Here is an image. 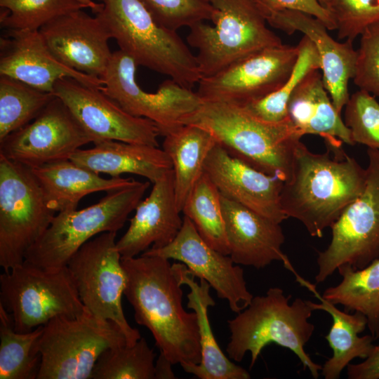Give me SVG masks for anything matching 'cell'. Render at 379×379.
I'll return each mask as SVG.
<instances>
[{
    "label": "cell",
    "instance_id": "6da1fadb",
    "mask_svg": "<svg viewBox=\"0 0 379 379\" xmlns=\"http://www.w3.org/2000/svg\"><path fill=\"white\" fill-rule=\"evenodd\" d=\"M121 264L126 275L124 295L137 324L150 331L160 352L173 365L199 364L197 316L182 306V284L169 260L142 253L121 257Z\"/></svg>",
    "mask_w": 379,
    "mask_h": 379
},
{
    "label": "cell",
    "instance_id": "7a4b0ae2",
    "mask_svg": "<svg viewBox=\"0 0 379 379\" xmlns=\"http://www.w3.org/2000/svg\"><path fill=\"white\" fill-rule=\"evenodd\" d=\"M333 154L314 153L300 141L291 176L281 188L285 215L299 220L312 237H322L366 185V168L343 151Z\"/></svg>",
    "mask_w": 379,
    "mask_h": 379
},
{
    "label": "cell",
    "instance_id": "3957f363",
    "mask_svg": "<svg viewBox=\"0 0 379 379\" xmlns=\"http://www.w3.org/2000/svg\"><path fill=\"white\" fill-rule=\"evenodd\" d=\"M185 124L208 130L229 154L285 182L291 176L295 149L303 136L289 118L262 120L234 104L203 100Z\"/></svg>",
    "mask_w": 379,
    "mask_h": 379
},
{
    "label": "cell",
    "instance_id": "277c9868",
    "mask_svg": "<svg viewBox=\"0 0 379 379\" xmlns=\"http://www.w3.org/2000/svg\"><path fill=\"white\" fill-rule=\"evenodd\" d=\"M291 297L282 288L271 287L265 295L253 297L246 308L227 321L231 335L226 352L230 359L239 362L250 352L252 368L262 350L274 343L292 351L304 369H308L312 378H319L322 366L305 350L314 331L309 321L314 310L310 300L301 298L289 303Z\"/></svg>",
    "mask_w": 379,
    "mask_h": 379
},
{
    "label": "cell",
    "instance_id": "5b68a950",
    "mask_svg": "<svg viewBox=\"0 0 379 379\" xmlns=\"http://www.w3.org/2000/svg\"><path fill=\"white\" fill-rule=\"evenodd\" d=\"M98 16L121 51L138 65L192 88L201 79L196 56L177 32L157 22L140 0H98Z\"/></svg>",
    "mask_w": 379,
    "mask_h": 379
},
{
    "label": "cell",
    "instance_id": "8992f818",
    "mask_svg": "<svg viewBox=\"0 0 379 379\" xmlns=\"http://www.w3.org/2000/svg\"><path fill=\"white\" fill-rule=\"evenodd\" d=\"M135 182L107 194L81 210L58 213L48 227L29 248L24 262L49 270L66 267L71 257L88 241L123 227L149 187Z\"/></svg>",
    "mask_w": 379,
    "mask_h": 379
},
{
    "label": "cell",
    "instance_id": "52a82bcc",
    "mask_svg": "<svg viewBox=\"0 0 379 379\" xmlns=\"http://www.w3.org/2000/svg\"><path fill=\"white\" fill-rule=\"evenodd\" d=\"M215 9L213 25L204 22L190 27L187 44L202 77L213 76L236 61L266 48L282 44L267 26L257 0H209Z\"/></svg>",
    "mask_w": 379,
    "mask_h": 379
},
{
    "label": "cell",
    "instance_id": "ba28073f",
    "mask_svg": "<svg viewBox=\"0 0 379 379\" xmlns=\"http://www.w3.org/2000/svg\"><path fill=\"white\" fill-rule=\"evenodd\" d=\"M126 344L116 324L86 308L77 317H56L44 325L37 343L41 362L36 379H91L101 354Z\"/></svg>",
    "mask_w": 379,
    "mask_h": 379
},
{
    "label": "cell",
    "instance_id": "9c48e42d",
    "mask_svg": "<svg viewBox=\"0 0 379 379\" xmlns=\"http://www.w3.org/2000/svg\"><path fill=\"white\" fill-rule=\"evenodd\" d=\"M55 215L32 168L0 155V266L4 272L24 263L27 251Z\"/></svg>",
    "mask_w": 379,
    "mask_h": 379
},
{
    "label": "cell",
    "instance_id": "30bf717a",
    "mask_svg": "<svg viewBox=\"0 0 379 379\" xmlns=\"http://www.w3.org/2000/svg\"><path fill=\"white\" fill-rule=\"evenodd\" d=\"M0 304L18 332L59 316L77 317L85 307L67 268L49 270L24 262L0 275Z\"/></svg>",
    "mask_w": 379,
    "mask_h": 379
},
{
    "label": "cell",
    "instance_id": "8fae6325",
    "mask_svg": "<svg viewBox=\"0 0 379 379\" xmlns=\"http://www.w3.org/2000/svg\"><path fill=\"white\" fill-rule=\"evenodd\" d=\"M117 233L102 232L88 241L71 257L67 267L84 307L116 324L128 345H133L141 335L128 324L122 307L126 275L117 247Z\"/></svg>",
    "mask_w": 379,
    "mask_h": 379
},
{
    "label": "cell",
    "instance_id": "7c38bea8",
    "mask_svg": "<svg viewBox=\"0 0 379 379\" xmlns=\"http://www.w3.org/2000/svg\"><path fill=\"white\" fill-rule=\"evenodd\" d=\"M366 185L333 224L328 247L318 252L317 283L343 265L360 270L379 258V150L368 148Z\"/></svg>",
    "mask_w": 379,
    "mask_h": 379
},
{
    "label": "cell",
    "instance_id": "4fadbf2b",
    "mask_svg": "<svg viewBox=\"0 0 379 379\" xmlns=\"http://www.w3.org/2000/svg\"><path fill=\"white\" fill-rule=\"evenodd\" d=\"M137 66L122 51L114 52L100 78L101 91L128 114L153 121L164 137L185 125L203 100L197 91L171 79L164 81L154 93L145 91L135 80Z\"/></svg>",
    "mask_w": 379,
    "mask_h": 379
},
{
    "label": "cell",
    "instance_id": "5bb4252c",
    "mask_svg": "<svg viewBox=\"0 0 379 379\" xmlns=\"http://www.w3.org/2000/svg\"><path fill=\"white\" fill-rule=\"evenodd\" d=\"M298 53V46L283 44L258 51L202 77L197 93L204 101L244 105L280 88L291 74Z\"/></svg>",
    "mask_w": 379,
    "mask_h": 379
},
{
    "label": "cell",
    "instance_id": "9a60e30c",
    "mask_svg": "<svg viewBox=\"0 0 379 379\" xmlns=\"http://www.w3.org/2000/svg\"><path fill=\"white\" fill-rule=\"evenodd\" d=\"M92 138L58 97L31 122L0 141V155L30 168L69 159Z\"/></svg>",
    "mask_w": 379,
    "mask_h": 379
},
{
    "label": "cell",
    "instance_id": "2e32d148",
    "mask_svg": "<svg viewBox=\"0 0 379 379\" xmlns=\"http://www.w3.org/2000/svg\"><path fill=\"white\" fill-rule=\"evenodd\" d=\"M53 93L67 105L93 144L118 140L159 146L160 134L153 121L128 114L101 89L65 77L55 83Z\"/></svg>",
    "mask_w": 379,
    "mask_h": 379
},
{
    "label": "cell",
    "instance_id": "e0dca14e",
    "mask_svg": "<svg viewBox=\"0 0 379 379\" xmlns=\"http://www.w3.org/2000/svg\"><path fill=\"white\" fill-rule=\"evenodd\" d=\"M142 253L182 262L195 277L206 281L218 297L227 300L230 310L237 314L246 308L253 298L247 288L243 269L229 255L208 245L187 216L184 215L181 229L171 243Z\"/></svg>",
    "mask_w": 379,
    "mask_h": 379
},
{
    "label": "cell",
    "instance_id": "ac0fdd59",
    "mask_svg": "<svg viewBox=\"0 0 379 379\" xmlns=\"http://www.w3.org/2000/svg\"><path fill=\"white\" fill-rule=\"evenodd\" d=\"M55 58L79 72L101 78L112 53V34L103 21L82 9L60 15L39 30Z\"/></svg>",
    "mask_w": 379,
    "mask_h": 379
},
{
    "label": "cell",
    "instance_id": "d6986e66",
    "mask_svg": "<svg viewBox=\"0 0 379 379\" xmlns=\"http://www.w3.org/2000/svg\"><path fill=\"white\" fill-rule=\"evenodd\" d=\"M6 31L0 39L1 75L52 93L55 83L65 77L102 89L101 79L79 72L58 60L39 30Z\"/></svg>",
    "mask_w": 379,
    "mask_h": 379
},
{
    "label": "cell",
    "instance_id": "ffe728a7",
    "mask_svg": "<svg viewBox=\"0 0 379 379\" xmlns=\"http://www.w3.org/2000/svg\"><path fill=\"white\" fill-rule=\"evenodd\" d=\"M262 13L270 26L288 34L299 31L313 42L320 57L324 86L335 109L341 114L350 98L348 84L355 70L357 51L353 48V41H335L321 20L301 11Z\"/></svg>",
    "mask_w": 379,
    "mask_h": 379
},
{
    "label": "cell",
    "instance_id": "44dd1931",
    "mask_svg": "<svg viewBox=\"0 0 379 379\" xmlns=\"http://www.w3.org/2000/svg\"><path fill=\"white\" fill-rule=\"evenodd\" d=\"M204 172L220 194L281 224L287 219L281 206L284 181L229 154L216 144L208 155Z\"/></svg>",
    "mask_w": 379,
    "mask_h": 379
},
{
    "label": "cell",
    "instance_id": "7402d4cb",
    "mask_svg": "<svg viewBox=\"0 0 379 379\" xmlns=\"http://www.w3.org/2000/svg\"><path fill=\"white\" fill-rule=\"evenodd\" d=\"M130 219L125 234L117 241L122 258H133L149 248H162L171 243L182 225L175 193L173 169L153 183Z\"/></svg>",
    "mask_w": 379,
    "mask_h": 379
},
{
    "label": "cell",
    "instance_id": "603a6c76",
    "mask_svg": "<svg viewBox=\"0 0 379 379\" xmlns=\"http://www.w3.org/2000/svg\"><path fill=\"white\" fill-rule=\"evenodd\" d=\"M221 205L229 255L235 264L261 269L277 260L289 262L281 250L285 236L279 223L222 194Z\"/></svg>",
    "mask_w": 379,
    "mask_h": 379
},
{
    "label": "cell",
    "instance_id": "cb8c5ba5",
    "mask_svg": "<svg viewBox=\"0 0 379 379\" xmlns=\"http://www.w3.org/2000/svg\"><path fill=\"white\" fill-rule=\"evenodd\" d=\"M319 69L310 72L298 84L288 103V117L302 135L322 137L332 152L343 143L355 145L350 130L335 109Z\"/></svg>",
    "mask_w": 379,
    "mask_h": 379
},
{
    "label": "cell",
    "instance_id": "d4e9b609",
    "mask_svg": "<svg viewBox=\"0 0 379 379\" xmlns=\"http://www.w3.org/2000/svg\"><path fill=\"white\" fill-rule=\"evenodd\" d=\"M89 149H79L70 160L87 169L111 177L131 173L144 177L152 183L173 169L171 161L157 146L103 140Z\"/></svg>",
    "mask_w": 379,
    "mask_h": 379
},
{
    "label": "cell",
    "instance_id": "484cf974",
    "mask_svg": "<svg viewBox=\"0 0 379 379\" xmlns=\"http://www.w3.org/2000/svg\"><path fill=\"white\" fill-rule=\"evenodd\" d=\"M172 267L180 284L190 288L187 306L197 316L201 353L199 364L181 367L200 379H249V373L222 352L213 333L208 310L215 302L210 294L209 284L203 279L199 283L196 281L195 276L182 262L173 263Z\"/></svg>",
    "mask_w": 379,
    "mask_h": 379
},
{
    "label": "cell",
    "instance_id": "4316f807",
    "mask_svg": "<svg viewBox=\"0 0 379 379\" xmlns=\"http://www.w3.org/2000/svg\"><path fill=\"white\" fill-rule=\"evenodd\" d=\"M48 207L56 213L77 209L80 200L98 192H111L133 184L128 178H104L70 159L32 168Z\"/></svg>",
    "mask_w": 379,
    "mask_h": 379
},
{
    "label": "cell",
    "instance_id": "83f0119b",
    "mask_svg": "<svg viewBox=\"0 0 379 379\" xmlns=\"http://www.w3.org/2000/svg\"><path fill=\"white\" fill-rule=\"evenodd\" d=\"M293 273L297 281L307 288L320 300V303L310 300L313 310L325 311L332 317V325L325 338L333 350V355L322 366L321 371L325 379H338L344 368L353 359H366L373 350V341L375 339L371 335L359 336L367 326V318L359 312L350 314L339 310L335 305L323 298L313 284L295 271Z\"/></svg>",
    "mask_w": 379,
    "mask_h": 379
},
{
    "label": "cell",
    "instance_id": "f1b7e54d",
    "mask_svg": "<svg viewBox=\"0 0 379 379\" xmlns=\"http://www.w3.org/2000/svg\"><path fill=\"white\" fill-rule=\"evenodd\" d=\"M216 144L215 138L208 130L195 124H185L164 136L162 149L172 163L175 198L181 212L190 192L204 173L206 158Z\"/></svg>",
    "mask_w": 379,
    "mask_h": 379
},
{
    "label": "cell",
    "instance_id": "f546056e",
    "mask_svg": "<svg viewBox=\"0 0 379 379\" xmlns=\"http://www.w3.org/2000/svg\"><path fill=\"white\" fill-rule=\"evenodd\" d=\"M340 282L327 288L321 297L347 312H359L368 320L371 335L379 338V258L363 269L343 265L337 270Z\"/></svg>",
    "mask_w": 379,
    "mask_h": 379
},
{
    "label": "cell",
    "instance_id": "4dcf8cb0",
    "mask_svg": "<svg viewBox=\"0 0 379 379\" xmlns=\"http://www.w3.org/2000/svg\"><path fill=\"white\" fill-rule=\"evenodd\" d=\"M44 326L27 332L15 330L10 314L0 304V379H35L41 355L38 340Z\"/></svg>",
    "mask_w": 379,
    "mask_h": 379
},
{
    "label": "cell",
    "instance_id": "1f68e13d",
    "mask_svg": "<svg viewBox=\"0 0 379 379\" xmlns=\"http://www.w3.org/2000/svg\"><path fill=\"white\" fill-rule=\"evenodd\" d=\"M182 212L191 220L208 245L223 254L229 255L221 194L205 172L190 192Z\"/></svg>",
    "mask_w": 379,
    "mask_h": 379
},
{
    "label": "cell",
    "instance_id": "d6a6232c",
    "mask_svg": "<svg viewBox=\"0 0 379 379\" xmlns=\"http://www.w3.org/2000/svg\"><path fill=\"white\" fill-rule=\"evenodd\" d=\"M55 98L11 77H0V141L34 120Z\"/></svg>",
    "mask_w": 379,
    "mask_h": 379
},
{
    "label": "cell",
    "instance_id": "836d02e7",
    "mask_svg": "<svg viewBox=\"0 0 379 379\" xmlns=\"http://www.w3.org/2000/svg\"><path fill=\"white\" fill-rule=\"evenodd\" d=\"M297 46L298 58L284 84L272 93L241 106L252 115L270 122L285 120L288 101L298 84L312 70H321L320 57L313 42L304 35Z\"/></svg>",
    "mask_w": 379,
    "mask_h": 379
},
{
    "label": "cell",
    "instance_id": "e575fe53",
    "mask_svg": "<svg viewBox=\"0 0 379 379\" xmlns=\"http://www.w3.org/2000/svg\"><path fill=\"white\" fill-rule=\"evenodd\" d=\"M155 354L145 338L104 351L93 369L91 379H155Z\"/></svg>",
    "mask_w": 379,
    "mask_h": 379
},
{
    "label": "cell",
    "instance_id": "d590c367",
    "mask_svg": "<svg viewBox=\"0 0 379 379\" xmlns=\"http://www.w3.org/2000/svg\"><path fill=\"white\" fill-rule=\"evenodd\" d=\"M1 27L6 30H39L47 22L85 8L73 0H0Z\"/></svg>",
    "mask_w": 379,
    "mask_h": 379
},
{
    "label": "cell",
    "instance_id": "8d00e7d4",
    "mask_svg": "<svg viewBox=\"0 0 379 379\" xmlns=\"http://www.w3.org/2000/svg\"><path fill=\"white\" fill-rule=\"evenodd\" d=\"M344 121L355 144L379 150V103L375 96L361 90L350 95Z\"/></svg>",
    "mask_w": 379,
    "mask_h": 379
},
{
    "label": "cell",
    "instance_id": "74e56055",
    "mask_svg": "<svg viewBox=\"0 0 379 379\" xmlns=\"http://www.w3.org/2000/svg\"><path fill=\"white\" fill-rule=\"evenodd\" d=\"M154 20L177 32L204 20H212L215 9L209 0H140Z\"/></svg>",
    "mask_w": 379,
    "mask_h": 379
},
{
    "label": "cell",
    "instance_id": "f35d334b",
    "mask_svg": "<svg viewBox=\"0 0 379 379\" xmlns=\"http://www.w3.org/2000/svg\"><path fill=\"white\" fill-rule=\"evenodd\" d=\"M329 11L339 39L353 41L367 28L379 23V0H337Z\"/></svg>",
    "mask_w": 379,
    "mask_h": 379
},
{
    "label": "cell",
    "instance_id": "ab89813d",
    "mask_svg": "<svg viewBox=\"0 0 379 379\" xmlns=\"http://www.w3.org/2000/svg\"><path fill=\"white\" fill-rule=\"evenodd\" d=\"M352 79L359 90L379 96V23L361 34Z\"/></svg>",
    "mask_w": 379,
    "mask_h": 379
},
{
    "label": "cell",
    "instance_id": "60d3db41",
    "mask_svg": "<svg viewBox=\"0 0 379 379\" xmlns=\"http://www.w3.org/2000/svg\"><path fill=\"white\" fill-rule=\"evenodd\" d=\"M262 12L294 10L314 16L328 30L336 29L333 15L317 0H257Z\"/></svg>",
    "mask_w": 379,
    "mask_h": 379
},
{
    "label": "cell",
    "instance_id": "b9f144b4",
    "mask_svg": "<svg viewBox=\"0 0 379 379\" xmlns=\"http://www.w3.org/2000/svg\"><path fill=\"white\" fill-rule=\"evenodd\" d=\"M349 379H379V344L364 361L347 366Z\"/></svg>",
    "mask_w": 379,
    "mask_h": 379
},
{
    "label": "cell",
    "instance_id": "7bdbcfd3",
    "mask_svg": "<svg viewBox=\"0 0 379 379\" xmlns=\"http://www.w3.org/2000/svg\"><path fill=\"white\" fill-rule=\"evenodd\" d=\"M173 364L160 352L155 361V379H171L175 378L172 370Z\"/></svg>",
    "mask_w": 379,
    "mask_h": 379
},
{
    "label": "cell",
    "instance_id": "ee69618b",
    "mask_svg": "<svg viewBox=\"0 0 379 379\" xmlns=\"http://www.w3.org/2000/svg\"><path fill=\"white\" fill-rule=\"evenodd\" d=\"M81 5L85 8H89L92 12L96 15L100 13L102 9L103 5L102 3H95L93 0H73Z\"/></svg>",
    "mask_w": 379,
    "mask_h": 379
},
{
    "label": "cell",
    "instance_id": "f6af8a7d",
    "mask_svg": "<svg viewBox=\"0 0 379 379\" xmlns=\"http://www.w3.org/2000/svg\"><path fill=\"white\" fill-rule=\"evenodd\" d=\"M319 3L328 11L333 6L337 0H317Z\"/></svg>",
    "mask_w": 379,
    "mask_h": 379
}]
</instances>
